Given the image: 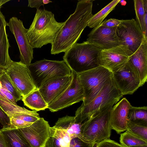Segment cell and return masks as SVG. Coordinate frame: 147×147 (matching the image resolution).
Returning a JSON list of instances; mask_svg holds the SVG:
<instances>
[{
    "instance_id": "836d02e7",
    "label": "cell",
    "mask_w": 147,
    "mask_h": 147,
    "mask_svg": "<svg viewBox=\"0 0 147 147\" xmlns=\"http://www.w3.org/2000/svg\"><path fill=\"white\" fill-rule=\"evenodd\" d=\"M96 147H124L120 144L111 140H105L96 145Z\"/></svg>"
},
{
    "instance_id": "2e32d148",
    "label": "cell",
    "mask_w": 147,
    "mask_h": 147,
    "mask_svg": "<svg viewBox=\"0 0 147 147\" xmlns=\"http://www.w3.org/2000/svg\"><path fill=\"white\" fill-rule=\"evenodd\" d=\"M112 78L123 96L132 94L141 86L139 80L127 63L121 70L112 73Z\"/></svg>"
},
{
    "instance_id": "5bb4252c",
    "label": "cell",
    "mask_w": 147,
    "mask_h": 147,
    "mask_svg": "<svg viewBox=\"0 0 147 147\" xmlns=\"http://www.w3.org/2000/svg\"><path fill=\"white\" fill-rule=\"evenodd\" d=\"M117 27L108 28L100 24L93 28L88 35L86 41L101 50L108 49L120 45L116 33Z\"/></svg>"
},
{
    "instance_id": "d4e9b609",
    "label": "cell",
    "mask_w": 147,
    "mask_h": 147,
    "mask_svg": "<svg viewBox=\"0 0 147 147\" xmlns=\"http://www.w3.org/2000/svg\"><path fill=\"white\" fill-rule=\"evenodd\" d=\"M120 0H114L94 15L89 21L87 26L94 28L100 25L104 19L115 8Z\"/></svg>"
},
{
    "instance_id": "f1b7e54d",
    "label": "cell",
    "mask_w": 147,
    "mask_h": 147,
    "mask_svg": "<svg viewBox=\"0 0 147 147\" xmlns=\"http://www.w3.org/2000/svg\"><path fill=\"white\" fill-rule=\"evenodd\" d=\"M2 86L10 92L17 101L22 100V97L16 89L5 72L0 78Z\"/></svg>"
},
{
    "instance_id": "e575fe53",
    "label": "cell",
    "mask_w": 147,
    "mask_h": 147,
    "mask_svg": "<svg viewBox=\"0 0 147 147\" xmlns=\"http://www.w3.org/2000/svg\"><path fill=\"white\" fill-rule=\"evenodd\" d=\"M28 1V7L36 8L37 10L39 9V7L41 5L44 6L45 4L52 2V1L48 0H29Z\"/></svg>"
},
{
    "instance_id": "8992f818",
    "label": "cell",
    "mask_w": 147,
    "mask_h": 147,
    "mask_svg": "<svg viewBox=\"0 0 147 147\" xmlns=\"http://www.w3.org/2000/svg\"><path fill=\"white\" fill-rule=\"evenodd\" d=\"M78 75L84 92V98L82 103L84 105L90 103L112 77V73L101 66Z\"/></svg>"
},
{
    "instance_id": "7402d4cb",
    "label": "cell",
    "mask_w": 147,
    "mask_h": 147,
    "mask_svg": "<svg viewBox=\"0 0 147 147\" xmlns=\"http://www.w3.org/2000/svg\"><path fill=\"white\" fill-rule=\"evenodd\" d=\"M49 133L45 147H69L71 139L65 131L53 127H50Z\"/></svg>"
},
{
    "instance_id": "3957f363",
    "label": "cell",
    "mask_w": 147,
    "mask_h": 147,
    "mask_svg": "<svg viewBox=\"0 0 147 147\" xmlns=\"http://www.w3.org/2000/svg\"><path fill=\"white\" fill-rule=\"evenodd\" d=\"M123 96L112 77L90 103L85 105L82 103L77 109L74 116L76 122L82 123L96 114L112 107Z\"/></svg>"
},
{
    "instance_id": "44dd1931",
    "label": "cell",
    "mask_w": 147,
    "mask_h": 147,
    "mask_svg": "<svg viewBox=\"0 0 147 147\" xmlns=\"http://www.w3.org/2000/svg\"><path fill=\"white\" fill-rule=\"evenodd\" d=\"M0 130L3 134L8 147H31L18 129L10 124Z\"/></svg>"
},
{
    "instance_id": "74e56055",
    "label": "cell",
    "mask_w": 147,
    "mask_h": 147,
    "mask_svg": "<svg viewBox=\"0 0 147 147\" xmlns=\"http://www.w3.org/2000/svg\"><path fill=\"white\" fill-rule=\"evenodd\" d=\"M0 122L3 126L10 124V119L0 107Z\"/></svg>"
},
{
    "instance_id": "1f68e13d",
    "label": "cell",
    "mask_w": 147,
    "mask_h": 147,
    "mask_svg": "<svg viewBox=\"0 0 147 147\" xmlns=\"http://www.w3.org/2000/svg\"><path fill=\"white\" fill-rule=\"evenodd\" d=\"M10 124L17 129L25 128L30 125L33 123L12 117L10 119Z\"/></svg>"
},
{
    "instance_id": "83f0119b",
    "label": "cell",
    "mask_w": 147,
    "mask_h": 147,
    "mask_svg": "<svg viewBox=\"0 0 147 147\" xmlns=\"http://www.w3.org/2000/svg\"><path fill=\"white\" fill-rule=\"evenodd\" d=\"M120 134V144L124 147L147 145V141L132 134L127 130Z\"/></svg>"
},
{
    "instance_id": "7c38bea8",
    "label": "cell",
    "mask_w": 147,
    "mask_h": 147,
    "mask_svg": "<svg viewBox=\"0 0 147 147\" xmlns=\"http://www.w3.org/2000/svg\"><path fill=\"white\" fill-rule=\"evenodd\" d=\"M50 127L48 121L40 117L29 126L18 129L31 147H45Z\"/></svg>"
},
{
    "instance_id": "9a60e30c",
    "label": "cell",
    "mask_w": 147,
    "mask_h": 147,
    "mask_svg": "<svg viewBox=\"0 0 147 147\" xmlns=\"http://www.w3.org/2000/svg\"><path fill=\"white\" fill-rule=\"evenodd\" d=\"M72 79L70 75L52 78L38 88L48 106L61 96L70 85Z\"/></svg>"
},
{
    "instance_id": "d6986e66",
    "label": "cell",
    "mask_w": 147,
    "mask_h": 147,
    "mask_svg": "<svg viewBox=\"0 0 147 147\" xmlns=\"http://www.w3.org/2000/svg\"><path fill=\"white\" fill-rule=\"evenodd\" d=\"M7 22L0 9V67L6 68L10 60L9 50L10 47L6 28Z\"/></svg>"
},
{
    "instance_id": "f35d334b",
    "label": "cell",
    "mask_w": 147,
    "mask_h": 147,
    "mask_svg": "<svg viewBox=\"0 0 147 147\" xmlns=\"http://www.w3.org/2000/svg\"><path fill=\"white\" fill-rule=\"evenodd\" d=\"M0 147H8L5 137L0 130Z\"/></svg>"
},
{
    "instance_id": "b9f144b4",
    "label": "cell",
    "mask_w": 147,
    "mask_h": 147,
    "mask_svg": "<svg viewBox=\"0 0 147 147\" xmlns=\"http://www.w3.org/2000/svg\"><path fill=\"white\" fill-rule=\"evenodd\" d=\"M130 147H147V145L136 146Z\"/></svg>"
},
{
    "instance_id": "ba28073f",
    "label": "cell",
    "mask_w": 147,
    "mask_h": 147,
    "mask_svg": "<svg viewBox=\"0 0 147 147\" xmlns=\"http://www.w3.org/2000/svg\"><path fill=\"white\" fill-rule=\"evenodd\" d=\"M121 20L116 28L117 35L121 45L125 47L130 56L142 44L145 39L144 36L134 19Z\"/></svg>"
},
{
    "instance_id": "277c9868",
    "label": "cell",
    "mask_w": 147,
    "mask_h": 147,
    "mask_svg": "<svg viewBox=\"0 0 147 147\" xmlns=\"http://www.w3.org/2000/svg\"><path fill=\"white\" fill-rule=\"evenodd\" d=\"M101 50L86 41L76 43L65 52L63 60L71 71L78 74L99 66Z\"/></svg>"
},
{
    "instance_id": "60d3db41",
    "label": "cell",
    "mask_w": 147,
    "mask_h": 147,
    "mask_svg": "<svg viewBox=\"0 0 147 147\" xmlns=\"http://www.w3.org/2000/svg\"><path fill=\"white\" fill-rule=\"evenodd\" d=\"M10 1V0H0V9L3 4Z\"/></svg>"
},
{
    "instance_id": "30bf717a",
    "label": "cell",
    "mask_w": 147,
    "mask_h": 147,
    "mask_svg": "<svg viewBox=\"0 0 147 147\" xmlns=\"http://www.w3.org/2000/svg\"><path fill=\"white\" fill-rule=\"evenodd\" d=\"M71 82L65 92L48 106L51 112L57 111L74 104L83 101L84 92L78 74L71 71Z\"/></svg>"
},
{
    "instance_id": "ee69618b",
    "label": "cell",
    "mask_w": 147,
    "mask_h": 147,
    "mask_svg": "<svg viewBox=\"0 0 147 147\" xmlns=\"http://www.w3.org/2000/svg\"><path fill=\"white\" fill-rule=\"evenodd\" d=\"M2 88V86L1 84V82L0 81V90Z\"/></svg>"
},
{
    "instance_id": "d6a6232c",
    "label": "cell",
    "mask_w": 147,
    "mask_h": 147,
    "mask_svg": "<svg viewBox=\"0 0 147 147\" xmlns=\"http://www.w3.org/2000/svg\"><path fill=\"white\" fill-rule=\"evenodd\" d=\"M94 146L91 143L76 137L71 140L69 147H94Z\"/></svg>"
},
{
    "instance_id": "d590c367",
    "label": "cell",
    "mask_w": 147,
    "mask_h": 147,
    "mask_svg": "<svg viewBox=\"0 0 147 147\" xmlns=\"http://www.w3.org/2000/svg\"><path fill=\"white\" fill-rule=\"evenodd\" d=\"M121 20L114 18L107 19L102 22L101 24L105 27L113 28L117 26L120 23Z\"/></svg>"
},
{
    "instance_id": "4fadbf2b",
    "label": "cell",
    "mask_w": 147,
    "mask_h": 147,
    "mask_svg": "<svg viewBox=\"0 0 147 147\" xmlns=\"http://www.w3.org/2000/svg\"><path fill=\"white\" fill-rule=\"evenodd\" d=\"M129 57L127 51L121 45L102 50L99 58L98 65L113 73L123 69L125 66Z\"/></svg>"
},
{
    "instance_id": "cb8c5ba5",
    "label": "cell",
    "mask_w": 147,
    "mask_h": 147,
    "mask_svg": "<svg viewBox=\"0 0 147 147\" xmlns=\"http://www.w3.org/2000/svg\"><path fill=\"white\" fill-rule=\"evenodd\" d=\"M0 107L9 119L15 116L27 114L40 117L39 114L35 111H31L0 98Z\"/></svg>"
},
{
    "instance_id": "7a4b0ae2",
    "label": "cell",
    "mask_w": 147,
    "mask_h": 147,
    "mask_svg": "<svg viewBox=\"0 0 147 147\" xmlns=\"http://www.w3.org/2000/svg\"><path fill=\"white\" fill-rule=\"evenodd\" d=\"M64 24L57 22L51 11L37 9L27 32L30 44L33 48H41L49 43L52 45Z\"/></svg>"
},
{
    "instance_id": "484cf974",
    "label": "cell",
    "mask_w": 147,
    "mask_h": 147,
    "mask_svg": "<svg viewBox=\"0 0 147 147\" xmlns=\"http://www.w3.org/2000/svg\"><path fill=\"white\" fill-rule=\"evenodd\" d=\"M128 120L136 124L147 127V107L131 106L128 115Z\"/></svg>"
},
{
    "instance_id": "8fae6325",
    "label": "cell",
    "mask_w": 147,
    "mask_h": 147,
    "mask_svg": "<svg viewBox=\"0 0 147 147\" xmlns=\"http://www.w3.org/2000/svg\"><path fill=\"white\" fill-rule=\"evenodd\" d=\"M10 30L14 35L19 47L20 61L28 66L33 59V48L30 44L27 36L28 29L22 21L17 17L11 18L7 23Z\"/></svg>"
},
{
    "instance_id": "9c48e42d",
    "label": "cell",
    "mask_w": 147,
    "mask_h": 147,
    "mask_svg": "<svg viewBox=\"0 0 147 147\" xmlns=\"http://www.w3.org/2000/svg\"><path fill=\"white\" fill-rule=\"evenodd\" d=\"M5 72L22 98L37 88L28 66L20 61L11 60Z\"/></svg>"
},
{
    "instance_id": "e0dca14e",
    "label": "cell",
    "mask_w": 147,
    "mask_h": 147,
    "mask_svg": "<svg viewBox=\"0 0 147 147\" xmlns=\"http://www.w3.org/2000/svg\"><path fill=\"white\" fill-rule=\"evenodd\" d=\"M127 64L142 86L147 80V39L145 38L137 50L129 57Z\"/></svg>"
},
{
    "instance_id": "4dcf8cb0",
    "label": "cell",
    "mask_w": 147,
    "mask_h": 147,
    "mask_svg": "<svg viewBox=\"0 0 147 147\" xmlns=\"http://www.w3.org/2000/svg\"><path fill=\"white\" fill-rule=\"evenodd\" d=\"M0 98L8 102L17 105L18 101L13 95L2 86L0 90Z\"/></svg>"
},
{
    "instance_id": "7bdbcfd3",
    "label": "cell",
    "mask_w": 147,
    "mask_h": 147,
    "mask_svg": "<svg viewBox=\"0 0 147 147\" xmlns=\"http://www.w3.org/2000/svg\"><path fill=\"white\" fill-rule=\"evenodd\" d=\"M125 1H122V0H120V1L119 2V3H120L122 5H123H123H125L126 4V2H124Z\"/></svg>"
},
{
    "instance_id": "ffe728a7",
    "label": "cell",
    "mask_w": 147,
    "mask_h": 147,
    "mask_svg": "<svg viewBox=\"0 0 147 147\" xmlns=\"http://www.w3.org/2000/svg\"><path fill=\"white\" fill-rule=\"evenodd\" d=\"M82 123H76L75 116L66 115L59 118L53 127L65 131L69 135L71 139L77 137L87 141L81 135L80 128Z\"/></svg>"
},
{
    "instance_id": "603a6c76",
    "label": "cell",
    "mask_w": 147,
    "mask_h": 147,
    "mask_svg": "<svg viewBox=\"0 0 147 147\" xmlns=\"http://www.w3.org/2000/svg\"><path fill=\"white\" fill-rule=\"evenodd\" d=\"M22 100L24 105L35 111L44 110L48 107L38 88L23 98Z\"/></svg>"
},
{
    "instance_id": "ab89813d",
    "label": "cell",
    "mask_w": 147,
    "mask_h": 147,
    "mask_svg": "<svg viewBox=\"0 0 147 147\" xmlns=\"http://www.w3.org/2000/svg\"><path fill=\"white\" fill-rule=\"evenodd\" d=\"M6 68L0 67V78L5 72Z\"/></svg>"
},
{
    "instance_id": "4316f807",
    "label": "cell",
    "mask_w": 147,
    "mask_h": 147,
    "mask_svg": "<svg viewBox=\"0 0 147 147\" xmlns=\"http://www.w3.org/2000/svg\"><path fill=\"white\" fill-rule=\"evenodd\" d=\"M134 2L136 21L143 32L145 38L147 39V32L145 30L144 23L145 13L147 11V0H134Z\"/></svg>"
},
{
    "instance_id": "8d00e7d4",
    "label": "cell",
    "mask_w": 147,
    "mask_h": 147,
    "mask_svg": "<svg viewBox=\"0 0 147 147\" xmlns=\"http://www.w3.org/2000/svg\"><path fill=\"white\" fill-rule=\"evenodd\" d=\"M14 118L22 120L26 122L33 123L38 120L40 117H38L27 114H23L13 117Z\"/></svg>"
},
{
    "instance_id": "ac0fdd59",
    "label": "cell",
    "mask_w": 147,
    "mask_h": 147,
    "mask_svg": "<svg viewBox=\"0 0 147 147\" xmlns=\"http://www.w3.org/2000/svg\"><path fill=\"white\" fill-rule=\"evenodd\" d=\"M131 105L125 98H123L113 106L111 111L112 129L118 134L127 129L128 115Z\"/></svg>"
},
{
    "instance_id": "52a82bcc",
    "label": "cell",
    "mask_w": 147,
    "mask_h": 147,
    "mask_svg": "<svg viewBox=\"0 0 147 147\" xmlns=\"http://www.w3.org/2000/svg\"><path fill=\"white\" fill-rule=\"evenodd\" d=\"M28 67L37 88L52 78L69 75L71 72L63 60L44 59L31 63Z\"/></svg>"
},
{
    "instance_id": "5b68a950",
    "label": "cell",
    "mask_w": 147,
    "mask_h": 147,
    "mask_svg": "<svg viewBox=\"0 0 147 147\" xmlns=\"http://www.w3.org/2000/svg\"><path fill=\"white\" fill-rule=\"evenodd\" d=\"M112 108L96 114L82 123L81 134L85 140L95 145L110 139Z\"/></svg>"
},
{
    "instance_id": "6da1fadb",
    "label": "cell",
    "mask_w": 147,
    "mask_h": 147,
    "mask_svg": "<svg viewBox=\"0 0 147 147\" xmlns=\"http://www.w3.org/2000/svg\"><path fill=\"white\" fill-rule=\"evenodd\" d=\"M93 1H78L74 12L70 15L51 45V54L65 52L76 43L92 16Z\"/></svg>"
},
{
    "instance_id": "f546056e",
    "label": "cell",
    "mask_w": 147,
    "mask_h": 147,
    "mask_svg": "<svg viewBox=\"0 0 147 147\" xmlns=\"http://www.w3.org/2000/svg\"><path fill=\"white\" fill-rule=\"evenodd\" d=\"M127 130L147 141V127L136 124L128 120Z\"/></svg>"
}]
</instances>
